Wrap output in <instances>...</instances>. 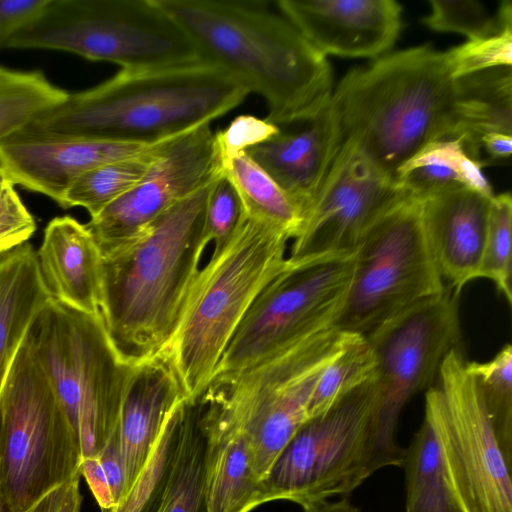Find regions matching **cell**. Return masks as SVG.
<instances>
[{
  "label": "cell",
  "instance_id": "34",
  "mask_svg": "<svg viewBox=\"0 0 512 512\" xmlns=\"http://www.w3.org/2000/svg\"><path fill=\"white\" fill-rule=\"evenodd\" d=\"M481 391L498 441L512 462V347L504 345L486 362H465Z\"/></svg>",
  "mask_w": 512,
  "mask_h": 512
},
{
  "label": "cell",
  "instance_id": "33",
  "mask_svg": "<svg viewBox=\"0 0 512 512\" xmlns=\"http://www.w3.org/2000/svg\"><path fill=\"white\" fill-rule=\"evenodd\" d=\"M185 400L172 408L134 483L120 504L110 512L156 511L178 447Z\"/></svg>",
  "mask_w": 512,
  "mask_h": 512
},
{
  "label": "cell",
  "instance_id": "24",
  "mask_svg": "<svg viewBox=\"0 0 512 512\" xmlns=\"http://www.w3.org/2000/svg\"><path fill=\"white\" fill-rule=\"evenodd\" d=\"M490 133L512 135L511 67H494L456 78L444 138L459 140L465 151L479 160L482 139Z\"/></svg>",
  "mask_w": 512,
  "mask_h": 512
},
{
  "label": "cell",
  "instance_id": "2",
  "mask_svg": "<svg viewBox=\"0 0 512 512\" xmlns=\"http://www.w3.org/2000/svg\"><path fill=\"white\" fill-rule=\"evenodd\" d=\"M213 181L102 257L100 313L112 345L128 365L154 359L174 332L210 243L205 212Z\"/></svg>",
  "mask_w": 512,
  "mask_h": 512
},
{
  "label": "cell",
  "instance_id": "5",
  "mask_svg": "<svg viewBox=\"0 0 512 512\" xmlns=\"http://www.w3.org/2000/svg\"><path fill=\"white\" fill-rule=\"evenodd\" d=\"M291 239L245 211L229 240L198 271L174 332L156 356L171 368L187 399L199 398L209 385L250 306L284 267Z\"/></svg>",
  "mask_w": 512,
  "mask_h": 512
},
{
  "label": "cell",
  "instance_id": "4",
  "mask_svg": "<svg viewBox=\"0 0 512 512\" xmlns=\"http://www.w3.org/2000/svg\"><path fill=\"white\" fill-rule=\"evenodd\" d=\"M456 87L447 53L413 47L354 68L331 97L343 142L394 179L425 145L446 135Z\"/></svg>",
  "mask_w": 512,
  "mask_h": 512
},
{
  "label": "cell",
  "instance_id": "37",
  "mask_svg": "<svg viewBox=\"0 0 512 512\" xmlns=\"http://www.w3.org/2000/svg\"><path fill=\"white\" fill-rule=\"evenodd\" d=\"M454 76L512 65V17L495 32L446 51Z\"/></svg>",
  "mask_w": 512,
  "mask_h": 512
},
{
  "label": "cell",
  "instance_id": "19",
  "mask_svg": "<svg viewBox=\"0 0 512 512\" xmlns=\"http://www.w3.org/2000/svg\"><path fill=\"white\" fill-rule=\"evenodd\" d=\"M303 127L279 133L246 151L292 199L302 215L309 209L342 143L338 114L330 102Z\"/></svg>",
  "mask_w": 512,
  "mask_h": 512
},
{
  "label": "cell",
  "instance_id": "13",
  "mask_svg": "<svg viewBox=\"0 0 512 512\" xmlns=\"http://www.w3.org/2000/svg\"><path fill=\"white\" fill-rule=\"evenodd\" d=\"M377 376L308 419L261 481L263 502L290 500L302 507L347 495L370 475L371 424Z\"/></svg>",
  "mask_w": 512,
  "mask_h": 512
},
{
  "label": "cell",
  "instance_id": "46",
  "mask_svg": "<svg viewBox=\"0 0 512 512\" xmlns=\"http://www.w3.org/2000/svg\"><path fill=\"white\" fill-rule=\"evenodd\" d=\"M305 512H363L347 498L336 502L321 501L303 506Z\"/></svg>",
  "mask_w": 512,
  "mask_h": 512
},
{
  "label": "cell",
  "instance_id": "25",
  "mask_svg": "<svg viewBox=\"0 0 512 512\" xmlns=\"http://www.w3.org/2000/svg\"><path fill=\"white\" fill-rule=\"evenodd\" d=\"M50 299L30 243L0 257V395L31 324Z\"/></svg>",
  "mask_w": 512,
  "mask_h": 512
},
{
  "label": "cell",
  "instance_id": "28",
  "mask_svg": "<svg viewBox=\"0 0 512 512\" xmlns=\"http://www.w3.org/2000/svg\"><path fill=\"white\" fill-rule=\"evenodd\" d=\"M405 512H462L451 489L442 452L430 422L424 421L405 450Z\"/></svg>",
  "mask_w": 512,
  "mask_h": 512
},
{
  "label": "cell",
  "instance_id": "45",
  "mask_svg": "<svg viewBox=\"0 0 512 512\" xmlns=\"http://www.w3.org/2000/svg\"><path fill=\"white\" fill-rule=\"evenodd\" d=\"M482 147L494 158L508 157L512 152V135L490 133L482 139Z\"/></svg>",
  "mask_w": 512,
  "mask_h": 512
},
{
  "label": "cell",
  "instance_id": "27",
  "mask_svg": "<svg viewBox=\"0 0 512 512\" xmlns=\"http://www.w3.org/2000/svg\"><path fill=\"white\" fill-rule=\"evenodd\" d=\"M201 410L199 398L185 400L178 447L155 512H207Z\"/></svg>",
  "mask_w": 512,
  "mask_h": 512
},
{
  "label": "cell",
  "instance_id": "11",
  "mask_svg": "<svg viewBox=\"0 0 512 512\" xmlns=\"http://www.w3.org/2000/svg\"><path fill=\"white\" fill-rule=\"evenodd\" d=\"M333 349L309 337L236 379L208 386L201 395L207 412L241 431L249 460L261 482L298 429L309 419V403Z\"/></svg>",
  "mask_w": 512,
  "mask_h": 512
},
{
  "label": "cell",
  "instance_id": "42",
  "mask_svg": "<svg viewBox=\"0 0 512 512\" xmlns=\"http://www.w3.org/2000/svg\"><path fill=\"white\" fill-rule=\"evenodd\" d=\"M97 456L99 457L106 474L115 503V509L123 500L126 493V477L117 442L116 431L109 438L108 442Z\"/></svg>",
  "mask_w": 512,
  "mask_h": 512
},
{
  "label": "cell",
  "instance_id": "9",
  "mask_svg": "<svg viewBox=\"0 0 512 512\" xmlns=\"http://www.w3.org/2000/svg\"><path fill=\"white\" fill-rule=\"evenodd\" d=\"M354 261L355 251L287 257L237 327L208 386L228 383L335 326L351 284Z\"/></svg>",
  "mask_w": 512,
  "mask_h": 512
},
{
  "label": "cell",
  "instance_id": "41",
  "mask_svg": "<svg viewBox=\"0 0 512 512\" xmlns=\"http://www.w3.org/2000/svg\"><path fill=\"white\" fill-rule=\"evenodd\" d=\"M49 0H0V48L33 23L43 12Z\"/></svg>",
  "mask_w": 512,
  "mask_h": 512
},
{
  "label": "cell",
  "instance_id": "40",
  "mask_svg": "<svg viewBox=\"0 0 512 512\" xmlns=\"http://www.w3.org/2000/svg\"><path fill=\"white\" fill-rule=\"evenodd\" d=\"M280 128L267 119L239 115L229 125L215 132L222 167L231 159L278 134Z\"/></svg>",
  "mask_w": 512,
  "mask_h": 512
},
{
  "label": "cell",
  "instance_id": "23",
  "mask_svg": "<svg viewBox=\"0 0 512 512\" xmlns=\"http://www.w3.org/2000/svg\"><path fill=\"white\" fill-rule=\"evenodd\" d=\"M201 405L207 512H251L264 502L261 482L250 465L247 440L241 431Z\"/></svg>",
  "mask_w": 512,
  "mask_h": 512
},
{
  "label": "cell",
  "instance_id": "44",
  "mask_svg": "<svg viewBox=\"0 0 512 512\" xmlns=\"http://www.w3.org/2000/svg\"><path fill=\"white\" fill-rule=\"evenodd\" d=\"M80 474L85 478L101 509L104 512L112 511L115 503L99 457L97 455L83 457L80 463Z\"/></svg>",
  "mask_w": 512,
  "mask_h": 512
},
{
  "label": "cell",
  "instance_id": "32",
  "mask_svg": "<svg viewBox=\"0 0 512 512\" xmlns=\"http://www.w3.org/2000/svg\"><path fill=\"white\" fill-rule=\"evenodd\" d=\"M376 376L375 354L367 339L357 334L320 373L309 403V419Z\"/></svg>",
  "mask_w": 512,
  "mask_h": 512
},
{
  "label": "cell",
  "instance_id": "21",
  "mask_svg": "<svg viewBox=\"0 0 512 512\" xmlns=\"http://www.w3.org/2000/svg\"><path fill=\"white\" fill-rule=\"evenodd\" d=\"M36 254L52 299L84 313L100 314L102 255L85 224L69 215L53 218Z\"/></svg>",
  "mask_w": 512,
  "mask_h": 512
},
{
  "label": "cell",
  "instance_id": "3",
  "mask_svg": "<svg viewBox=\"0 0 512 512\" xmlns=\"http://www.w3.org/2000/svg\"><path fill=\"white\" fill-rule=\"evenodd\" d=\"M247 87L207 60L153 70H120L72 93L31 127L51 133L154 144L211 123L239 106Z\"/></svg>",
  "mask_w": 512,
  "mask_h": 512
},
{
  "label": "cell",
  "instance_id": "17",
  "mask_svg": "<svg viewBox=\"0 0 512 512\" xmlns=\"http://www.w3.org/2000/svg\"><path fill=\"white\" fill-rule=\"evenodd\" d=\"M154 144L51 133L29 125L0 142V169L15 185L49 197L63 207L67 190L84 172L137 156Z\"/></svg>",
  "mask_w": 512,
  "mask_h": 512
},
{
  "label": "cell",
  "instance_id": "29",
  "mask_svg": "<svg viewBox=\"0 0 512 512\" xmlns=\"http://www.w3.org/2000/svg\"><path fill=\"white\" fill-rule=\"evenodd\" d=\"M168 140L137 156L107 162L84 172L67 190L62 208L82 207L90 218L96 216L143 179Z\"/></svg>",
  "mask_w": 512,
  "mask_h": 512
},
{
  "label": "cell",
  "instance_id": "22",
  "mask_svg": "<svg viewBox=\"0 0 512 512\" xmlns=\"http://www.w3.org/2000/svg\"><path fill=\"white\" fill-rule=\"evenodd\" d=\"M184 399L187 398L174 373L161 358L155 357L134 366L116 429L126 477L125 496L143 467L168 414Z\"/></svg>",
  "mask_w": 512,
  "mask_h": 512
},
{
  "label": "cell",
  "instance_id": "47",
  "mask_svg": "<svg viewBox=\"0 0 512 512\" xmlns=\"http://www.w3.org/2000/svg\"><path fill=\"white\" fill-rule=\"evenodd\" d=\"M0 512H13L10 507L7 505L6 501L3 498V495L0 491Z\"/></svg>",
  "mask_w": 512,
  "mask_h": 512
},
{
  "label": "cell",
  "instance_id": "10",
  "mask_svg": "<svg viewBox=\"0 0 512 512\" xmlns=\"http://www.w3.org/2000/svg\"><path fill=\"white\" fill-rule=\"evenodd\" d=\"M446 288L425 233L422 200L398 190L356 247L351 284L335 326L366 336Z\"/></svg>",
  "mask_w": 512,
  "mask_h": 512
},
{
  "label": "cell",
  "instance_id": "18",
  "mask_svg": "<svg viewBox=\"0 0 512 512\" xmlns=\"http://www.w3.org/2000/svg\"><path fill=\"white\" fill-rule=\"evenodd\" d=\"M275 6L324 56L377 59L402 25L394 0H279Z\"/></svg>",
  "mask_w": 512,
  "mask_h": 512
},
{
  "label": "cell",
  "instance_id": "6",
  "mask_svg": "<svg viewBox=\"0 0 512 512\" xmlns=\"http://www.w3.org/2000/svg\"><path fill=\"white\" fill-rule=\"evenodd\" d=\"M25 339L46 375L83 457L96 456L116 431L134 366L112 345L101 313L50 299Z\"/></svg>",
  "mask_w": 512,
  "mask_h": 512
},
{
  "label": "cell",
  "instance_id": "15",
  "mask_svg": "<svg viewBox=\"0 0 512 512\" xmlns=\"http://www.w3.org/2000/svg\"><path fill=\"white\" fill-rule=\"evenodd\" d=\"M221 172L210 123L169 139L143 179L85 224L102 257L134 240L162 213Z\"/></svg>",
  "mask_w": 512,
  "mask_h": 512
},
{
  "label": "cell",
  "instance_id": "43",
  "mask_svg": "<svg viewBox=\"0 0 512 512\" xmlns=\"http://www.w3.org/2000/svg\"><path fill=\"white\" fill-rule=\"evenodd\" d=\"M80 478L55 488L26 512H80L82 495Z\"/></svg>",
  "mask_w": 512,
  "mask_h": 512
},
{
  "label": "cell",
  "instance_id": "36",
  "mask_svg": "<svg viewBox=\"0 0 512 512\" xmlns=\"http://www.w3.org/2000/svg\"><path fill=\"white\" fill-rule=\"evenodd\" d=\"M429 4L430 13L422 19L425 26L440 32L460 33L468 40L497 31L505 19L512 17L510 1L501 3L496 17L490 16L476 0H431Z\"/></svg>",
  "mask_w": 512,
  "mask_h": 512
},
{
  "label": "cell",
  "instance_id": "14",
  "mask_svg": "<svg viewBox=\"0 0 512 512\" xmlns=\"http://www.w3.org/2000/svg\"><path fill=\"white\" fill-rule=\"evenodd\" d=\"M439 387L425 394L447 477L462 512H512L511 463L496 436L481 391L458 349L442 361Z\"/></svg>",
  "mask_w": 512,
  "mask_h": 512
},
{
  "label": "cell",
  "instance_id": "16",
  "mask_svg": "<svg viewBox=\"0 0 512 512\" xmlns=\"http://www.w3.org/2000/svg\"><path fill=\"white\" fill-rule=\"evenodd\" d=\"M397 191L393 178L356 146L343 142L304 215L288 258L355 251Z\"/></svg>",
  "mask_w": 512,
  "mask_h": 512
},
{
  "label": "cell",
  "instance_id": "39",
  "mask_svg": "<svg viewBox=\"0 0 512 512\" xmlns=\"http://www.w3.org/2000/svg\"><path fill=\"white\" fill-rule=\"evenodd\" d=\"M14 182L0 169V255L28 242L36 231L34 216L16 191Z\"/></svg>",
  "mask_w": 512,
  "mask_h": 512
},
{
  "label": "cell",
  "instance_id": "35",
  "mask_svg": "<svg viewBox=\"0 0 512 512\" xmlns=\"http://www.w3.org/2000/svg\"><path fill=\"white\" fill-rule=\"evenodd\" d=\"M512 199L510 193L490 201L487 234L479 278L491 280L507 302H512Z\"/></svg>",
  "mask_w": 512,
  "mask_h": 512
},
{
  "label": "cell",
  "instance_id": "1",
  "mask_svg": "<svg viewBox=\"0 0 512 512\" xmlns=\"http://www.w3.org/2000/svg\"><path fill=\"white\" fill-rule=\"evenodd\" d=\"M202 57L222 67L268 107L279 128L306 122L330 102L331 66L267 1L157 0Z\"/></svg>",
  "mask_w": 512,
  "mask_h": 512
},
{
  "label": "cell",
  "instance_id": "38",
  "mask_svg": "<svg viewBox=\"0 0 512 512\" xmlns=\"http://www.w3.org/2000/svg\"><path fill=\"white\" fill-rule=\"evenodd\" d=\"M244 213L236 187L222 171L211 185L205 212V232L214 244L213 251L225 245Z\"/></svg>",
  "mask_w": 512,
  "mask_h": 512
},
{
  "label": "cell",
  "instance_id": "31",
  "mask_svg": "<svg viewBox=\"0 0 512 512\" xmlns=\"http://www.w3.org/2000/svg\"><path fill=\"white\" fill-rule=\"evenodd\" d=\"M68 95L42 71L0 66V142L63 103Z\"/></svg>",
  "mask_w": 512,
  "mask_h": 512
},
{
  "label": "cell",
  "instance_id": "8",
  "mask_svg": "<svg viewBox=\"0 0 512 512\" xmlns=\"http://www.w3.org/2000/svg\"><path fill=\"white\" fill-rule=\"evenodd\" d=\"M82 455L69 420L26 339L0 395V491L13 512L80 478Z\"/></svg>",
  "mask_w": 512,
  "mask_h": 512
},
{
  "label": "cell",
  "instance_id": "7",
  "mask_svg": "<svg viewBox=\"0 0 512 512\" xmlns=\"http://www.w3.org/2000/svg\"><path fill=\"white\" fill-rule=\"evenodd\" d=\"M6 48L64 51L128 71L205 60L157 0H49Z\"/></svg>",
  "mask_w": 512,
  "mask_h": 512
},
{
  "label": "cell",
  "instance_id": "20",
  "mask_svg": "<svg viewBox=\"0 0 512 512\" xmlns=\"http://www.w3.org/2000/svg\"><path fill=\"white\" fill-rule=\"evenodd\" d=\"M492 197L457 188L422 200L425 233L438 271L457 296L479 278Z\"/></svg>",
  "mask_w": 512,
  "mask_h": 512
},
{
  "label": "cell",
  "instance_id": "30",
  "mask_svg": "<svg viewBox=\"0 0 512 512\" xmlns=\"http://www.w3.org/2000/svg\"><path fill=\"white\" fill-rule=\"evenodd\" d=\"M236 187L247 214L270 222L294 239L302 225V215L292 199L246 152L222 167Z\"/></svg>",
  "mask_w": 512,
  "mask_h": 512
},
{
  "label": "cell",
  "instance_id": "12",
  "mask_svg": "<svg viewBox=\"0 0 512 512\" xmlns=\"http://www.w3.org/2000/svg\"><path fill=\"white\" fill-rule=\"evenodd\" d=\"M364 337L376 357L379 386L370 436L373 474L403 465L405 450L395 441L398 417L414 394L430 386L445 356L458 349V296L447 287Z\"/></svg>",
  "mask_w": 512,
  "mask_h": 512
},
{
  "label": "cell",
  "instance_id": "26",
  "mask_svg": "<svg viewBox=\"0 0 512 512\" xmlns=\"http://www.w3.org/2000/svg\"><path fill=\"white\" fill-rule=\"evenodd\" d=\"M394 184L421 200L457 188L494 195L481 162L473 159L459 140L448 138L430 142L404 162L394 175Z\"/></svg>",
  "mask_w": 512,
  "mask_h": 512
}]
</instances>
